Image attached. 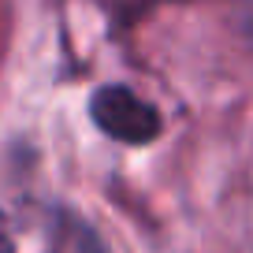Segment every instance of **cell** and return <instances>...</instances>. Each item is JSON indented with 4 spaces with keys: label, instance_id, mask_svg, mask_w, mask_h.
Masks as SVG:
<instances>
[{
    "label": "cell",
    "instance_id": "1",
    "mask_svg": "<svg viewBox=\"0 0 253 253\" xmlns=\"http://www.w3.org/2000/svg\"><path fill=\"white\" fill-rule=\"evenodd\" d=\"M89 116L93 123L101 126L108 138L116 142H126V145H145L160 134V116L149 101L134 93L126 86H101L89 101Z\"/></svg>",
    "mask_w": 253,
    "mask_h": 253
},
{
    "label": "cell",
    "instance_id": "2",
    "mask_svg": "<svg viewBox=\"0 0 253 253\" xmlns=\"http://www.w3.org/2000/svg\"><path fill=\"white\" fill-rule=\"evenodd\" d=\"M0 253H15V238H11V227L4 220V212H0Z\"/></svg>",
    "mask_w": 253,
    "mask_h": 253
}]
</instances>
